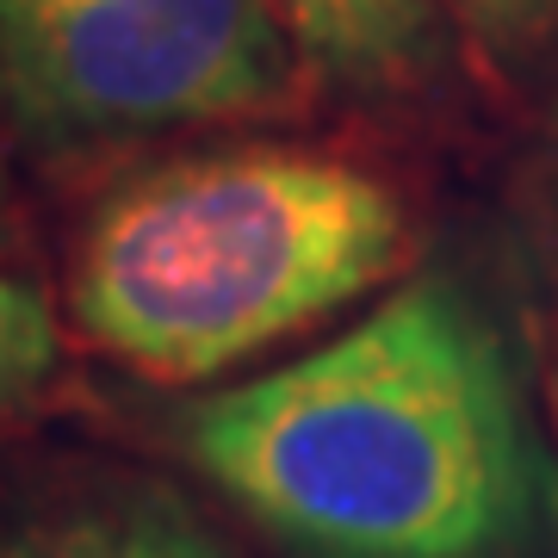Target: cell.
Instances as JSON below:
<instances>
[{"instance_id": "cell-4", "label": "cell", "mask_w": 558, "mask_h": 558, "mask_svg": "<svg viewBox=\"0 0 558 558\" xmlns=\"http://www.w3.org/2000/svg\"><path fill=\"white\" fill-rule=\"evenodd\" d=\"M0 558H236L199 502L156 472L62 465L0 490Z\"/></svg>"}, {"instance_id": "cell-1", "label": "cell", "mask_w": 558, "mask_h": 558, "mask_svg": "<svg viewBox=\"0 0 558 558\" xmlns=\"http://www.w3.org/2000/svg\"><path fill=\"white\" fill-rule=\"evenodd\" d=\"M180 447L286 558H539L558 515L521 348L459 267L199 398Z\"/></svg>"}, {"instance_id": "cell-9", "label": "cell", "mask_w": 558, "mask_h": 558, "mask_svg": "<svg viewBox=\"0 0 558 558\" xmlns=\"http://www.w3.org/2000/svg\"><path fill=\"white\" fill-rule=\"evenodd\" d=\"M553 440H558V385H553Z\"/></svg>"}, {"instance_id": "cell-6", "label": "cell", "mask_w": 558, "mask_h": 558, "mask_svg": "<svg viewBox=\"0 0 558 558\" xmlns=\"http://www.w3.org/2000/svg\"><path fill=\"white\" fill-rule=\"evenodd\" d=\"M62 360V323L25 274L0 267V422L38 398Z\"/></svg>"}, {"instance_id": "cell-5", "label": "cell", "mask_w": 558, "mask_h": 558, "mask_svg": "<svg viewBox=\"0 0 558 558\" xmlns=\"http://www.w3.org/2000/svg\"><path fill=\"white\" fill-rule=\"evenodd\" d=\"M317 87L366 106H403L447 69V13L435 0H267Z\"/></svg>"}, {"instance_id": "cell-3", "label": "cell", "mask_w": 558, "mask_h": 558, "mask_svg": "<svg viewBox=\"0 0 558 558\" xmlns=\"http://www.w3.org/2000/svg\"><path fill=\"white\" fill-rule=\"evenodd\" d=\"M304 87L267 0H0V137L44 161L286 119Z\"/></svg>"}, {"instance_id": "cell-2", "label": "cell", "mask_w": 558, "mask_h": 558, "mask_svg": "<svg viewBox=\"0 0 558 558\" xmlns=\"http://www.w3.org/2000/svg\"><path fill=\"white\" fill-rule=\"evenodd\" d=\"M379 168L317 143H199L119 174L69 248V317L149 385H205L354 311L410 267Z\"/></svg>"}, {"instance_id": "cell-8", "label": "cell", "mask_w": 558, "mask_h": 558, "mask_svg": "<svg viewBox=\"0 0 558 558\" xmlns=\"http://www.w3.org/2000/svg\"><path fill=\"white\" fill-rule=\"evenodd\" d=\"M13 230V174H7V156H0V236Z\"/></svg>"}, {"instance_id": "cell-7", "label": "cell", "mask_w": 558, "mask_h": 558, "mask_svg": "<svg viewBox=\"0 0 558 558\" xmlns=\"http://www.w3.org/2000/svg\"><path fill=\"white\" fill-rule=\"evenodd\" d=\"M447 25L465 44H478L484 57L497 62H521L546 50L558 32V0H435Z\"/></svg>"}]
</instances>
